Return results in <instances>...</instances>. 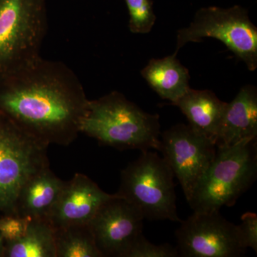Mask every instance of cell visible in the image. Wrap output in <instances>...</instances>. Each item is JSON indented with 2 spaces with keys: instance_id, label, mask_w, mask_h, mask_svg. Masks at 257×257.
I'll return each mask as SVG.
<instances>
[{
  "instance_id": "obj_1",
  "label": "cell",
  "mask_w": 257,
  "mask_h": 257,
  "mask_svg": "<svg viewBox=\"0 0 257 257\" xmlns=\"http://www.w3.org/2000/svg\"><path fill=\"white\" fill-rule=\"evenodd\" d=\"M89 99L75 72L42 57L0 75V112L50 146H69L80 133Z\"/></svg>"
},
{
  "instance_id": "obj_2",
  "label": "cell",
  "mask_w": 257,
  "mask_h": 257,
  "mask_svg": "<svg viewBox=\"0 0 257 257\" xmlns=\"http://www.w3.org/2000/svg\"><path fill=\"white\" fill-rule=\"evenodd\" d=\"M80 133L118 150L160 149L159 115L143 110L117 91L89 100Z\"/></svg>"
},
{
  "instance_id": "obj_3",
  "label": "cell",
  "mask_w": 257,
  "mask_h": 257,
  "mask_svg": "<svg viewBox=\"0 0 257 257\" xmlns=\"http://www.w3.org/2000/svg\"><path fill=\"white\" fill-rule=\"evenodd\" d=\"M256 139L217 147L215 158L194 187L187 202L195 212L232 207L255 182Z\"/></svg>"
},
{
  "instance_id": "obj_4",
  "label": "cell",
  "mask_w": 257,
  "mask_h": 257,
  "mask_svg": "<svg viewBox=\"0 0 257 257\" xmlns=\"http://www.w3.org/2000/svg\"><path fill=\"white\" fill-rule=\"evenodd\" d=\"M173 172L163 157L150 150L130 162L121 171L118 192L150 221L181 222L176 206Z\"/></svg>"
},
{
  "instance_id": "obj_5",
  "label": "cell",
  "mask_w": 257,
  "mask_h": 257,
  "mask_svg": "<svg viewBox=\"0 0 257 257\" xmlns=\"http://www.w3.org/2000/svg\"><path fill=\"white\" fill-rule=\"evenodd\" d=\"M47 31L46 0H0V75L41 57Z\"/></svg>"
},
{
  "instance_id": "obj_6",
  "label": "cell",
  "mask_w": 257,
  "mask_h": 257,
  "mask_svg": "<svg viewBox=\"0 0 257 257\" xmlns=\"http://www.w3.org/2000/svg\"><path fill=\"white\" fill-rule=\"evenodd\" d=\"M48 147L0 112V216L16 214L25 184L50 167Z\"/></svg>"
},
{
  "instance_id": "obj_7",
  "label": "cell",
  "mask_w": 257,
  "mask_h": 257,
  "mask_svg": "<svg viewBox=\"0 0 257 257\" xmlns=\"http://www.w3.org/2000/svg\"><path fill=\"white\" fill-rule=\"evenodd\" d=\"M206 37L224 43L242 60L248 70L257 68V28L247 10L239 5L229 8L208 7L199 9L187 28L177 33L175 55L189 42H199Z\"/></svg>"
},
{
  "instance_id": "obj_8",
  "label": "cell",
  "mask_w": 257,
  "mask_h": 257,
  "mask_svg": "<svg viewBox=\"0 0 257 257\" xmlns=\"http://www.w3.org/2000/svg\"><path fill=\"white\" fill-rule=\"evenodd\" d=\"M179 256L236 257L246 248L238 225L224 219L219 211L195 212L176 231Z\"/></svg>"
},
{
  "instance_id": "obj_9",
  "label": "cell",
  "mask_w": 257,
  "mask_h": 257,
  "mask_svg": "<svg viewBox=\"0 0 257 257\" xmlns=\"http://www.w3.org/2000/svg\"><path fill=\"white\" fill-rule=\"evenodd\" d=\"M215 142L190 125L179 124L160 136L159 151L178 179L187 201L215 158Z\"/></svg>"
},
{
  "instance_id": "obj_10",
  "label": "cell",
  "mask_w": 257,
  "mask_h": 257,
  "mask_svg": "<svg viewBox=\"0 0 257 257\" xmlns=\"http://www.w3.org/2000/svg\"><path fill=\"white\" fill-rule=\"evenodd\" d=\"M144 219L138 208L116 194L104 203L89 223L103 257H125L143 234Z\"/></svg>"
},
{
  "instance_id": "obj_11",
  "label": "cell",
  "mask_w": 257,
  "mask_h": 257,
  "mask_svg": "<svg viewBox=\"0 0 257 257\" xmlns=\"http://www.w3.org/2000/svg\"><path fill=\"white\" fill-rule=\"evenodd\" d=\"M100 189L87 176L76 173L65 182L60 197L47 218L57 228L89 224L104 203L114 197Z\"/></svg>"
},
{
  "instance_id": "obj_12",
  "label": "cell",
  "mask_w": 257,
  "mask_h": 257,
  "mask_svg": "<svg viewBox=\"0 0 257 257\" xmlns=\"http://www.w3.org/2000/svg\"><path fill=\"white\" fill-rule=\"evenodd\" d=\"M256 88L246 85L231 102L226 103L216 145L231 146L245 140L256 139Z\"/></svg>"
},
{
  "instance_id": "obj_13",
  "label": "cell",
  "mask_w": 257,
  "mask_h": 257,
  "mask_svg": "<svg viewBox=\"0 0 257 257\" xmlns=\"http://www.w3.org/2000/svg\"><path fill=\"white\" fill-rule=\"evenodd\" d=\"M65 182L50 167L32 176L19 194L17 215L30 219H47L60 197Z\"/></svg>"
},
{
  "instance_id": "obj_14",
  "label": "cell",
  "mask_w": 257,
  "mask_h": 257,
  "mask_svg": "<svg viewBox=\"0 0 257 257\" xmlns=\"http://www.w3.org/2000/svg\"><path fill=\"white\" fill-rule=\"evenodd\" d=\"M185 115L189 125L215 142L226 103L210 90L189 88L174 103Z\"/></svg>"
},
{
  "instance_id": "obj_15",
  "label": "cell",
  "mask_w": 257,
  "mask_h": 257,
  "mask_svg": "<svg viewBox=\"0 0 257 257\" xmlns=\"http://www.w3.org/2000/svg\"><path fill=\"white\" fill-rule=\"evenodd\" d=\"M177 55L152 59L142 70V76L152 89L172 104L183 96L189 88L188 69L181 64Z\"/></svg>"
},
{
  "instance_id": "obj_16",
  "label": "cell",
  "mask_w": 257,
  "mask_h": 257,
  "mask_svg": "<svg viewBox=\"0 0 257 257\" xmlns=\"http://www.w3.org/2000/svg\"><path fill=\"white\" fill-rule=\"evenodd\" d=\"M3 257H57L55 228L47 219H30L21 237L5 242Z\"/></svg>"
},
{
  "instance_id": "obj_17",
  "label": "cell",
  "mask_w": 257,
  "mask_h": 257,
  "mask_svg": "<svg viewBox=\"0 0 257 257\" xmlns=\"http://www.w3.org/2000/svg\"><path fill=\"white\" fill-rule=\"evenodd\" d=\"M57 257H103L89 224L55 229Z\"/></svg>"
},
{
  "instance_id": "obj_18",
  "label": "cell",
  "mask_w": 257,
  "mask_h": 257,
  "mask_svg": "<svg viewBox=\"0 0 257 257\" xmlns=\"http://www.w3.org/2000/svg\"><path fill=\"white\" fill-rule=\"evenodd\" d=\"M130 15L128 28L135 34L151 32L156 16L152 0H124Z\"/></svg>"
},
{
  "instance_id": "obj_19",
  "label": "cell",
  "mask_w": 257,
  "mask_h": 257,
  "mask_svg": "<svg viewBox=\"0 0 257 257\" xmlns=\"http://www.w3.org/2000/svg\"><path fill=\"white\" fill-rule=\"evenodd\" d=\"M177 247L169 243L156 245L148 241L143 234L140 235L130 248L125 257H177Z\"/></svg>"
},
{
  "instance_id": "obj_20",
  "label": "cell",
  "mask_w": 257,
  "mask_h": 257,
  "mask_svg": "<svg viewBox=\"0 0 257 257\" xmlns=\"http://www.w3.org/2000/svg\"><path fill=\"white\" fill-rule=\"evenodd\" d=\"M30 219L16 214L0 216V234L5 242L15 241L21 237L28 227Z\"/></svg>"
},
{
  "instance_id": "obj_21",
  "label": "cell",
  "mask_w": 257,
  "mask_h": 257,
  "mask_svg": "<svg viewBox=\"0 0 257 257\" xmlns=\"http://www.w3.org/2000/svg\"><path fill=\"white\" fill-rule=\"evenodd\" d=\"M241 223L238 225L243 246L252 248L257 252V215L256 213L246 212L241 216Z\"/></svg>"
},
{
  "instance_id": "obj_22",
  "label": "cell",
  "mask_w": 257,
  "mask_h": 257,
  "mask_svg": "<svg viewBox=\"0 0 257 257\" xmlns=\"http://www.w3.org/2000/svg\"><path fill=\"white\" fill-rule=\"evenodd\" d=\"M5 241L0 234V257L3 256V252H4Z\"/></svg>"
}]
</instances>
